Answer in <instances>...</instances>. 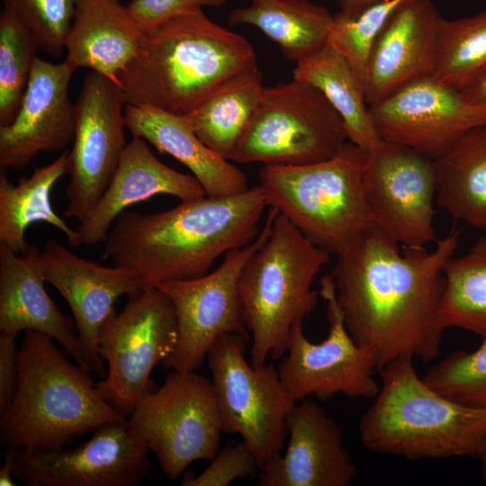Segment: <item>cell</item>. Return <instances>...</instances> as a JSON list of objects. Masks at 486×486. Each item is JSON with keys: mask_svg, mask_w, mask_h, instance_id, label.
I'll return each mask as SVG.
<instances>
[{"mask_svg": "<svg viewBox=\"0 0 486 486\" xmlns=\"http://www.w3.org/2000/svg\"><path fill=\"white\" fill-rule=\"evenodd\" d=\"M459 231L435 248L403 247L372 225L337 256L329 273L346 327L368 349L378 369L401 356L429 362L440 353L444 268Z\"/></svg>", "mask_w": 486, "mask_h": 486, "instance_id": "obj_1", "label": "cell"}, {"mask_svg": "<svg viewBox=\"0 0 486 486\" xmlns=\"http://www.w3.org/2000/svg\"><path fill=\"white\" fill-rule=\"evenodd\" d=\"M266 208L257 184L158 212H123L109 231L104 256L129 270L143 287L196 278L222 254L252 241Z\"/></svg>", "mask_w": 486, "mask_h": 486, "instance_id": "obj_2", "label": "cell"}, {"mask_svg": "<svg viewBox=\"0 0 486 486\" xmlns=\"http://www.w3.org/2000/svg\"><path fill=\"white\" fill-rule=\"evenodd\" d=\"M256 61L245 37L212 21L201 9L144 32L117 85L126 104L186 115Z\"/></svg>", "mask_w": 486, "mask_h": 486, "instance_id": "obj_3", "label": "cell"}, {"mask_svg": "<svg viewBox=\"0 0 486 486\" xmlns=\"http://www.w3.org/2000/svg\"><path fill=\"white\" fill-rule=\"evenodd\" d=\"M53 340L35 330L24 331L16 391L0 414V441L5 449L58 450L77 436L127 420L100 395L91 372L68 361Z\"/></svg>", "mask_w": 486, "mask_h": 486, "instance_id": "obj_4", "label": "cell"}, {"mask_svg": "<svg viewBox=\"0 0 486 486\" xmlns=\"http://www.w3.org/2000/svg\"><path fill=\"white\" fill-rule=\"evenodd\" d=\"M413 360L398 357L378 369L380 390L358 424L364 446L410 460L479 458L486 448V410L428 386Z\"/></svg>", "mask_w": 486, "mask_h": 486, "instance_id": "obj_5", "label": "cell"}, {"mask_svg": "<svg viewBox=\"0 0 486 486\" xmlns=\"http://www.w3.org/2000/svg\"><path fill=\"white\" fill-rule=\"evenodd\" d=\"M330 254L306 238L279 212L265 242L244 266L238 292L246 328L252 338L250 363L279 360L294 326L315 309L312 288Z\"/></svg>", "mask_w": 486, "mask_h": 486, "instance_id": "obj_6", "label": "cell"}, {"mask_svg": "<svg viewBox=\"0 0 486 486\" xmlns=\"http://www.w3.org/2000/svg\"><path fill=\"white\" fill-rule=\"evenodd\" d=\"M366 150L346 141L333 157L299 166H264L259 184L274 208L306 238L338 255L374 225L364 190Z\"/></svg>", "mask_w": 486, "mask_h": 486, "instance_id": "obj_7", "label": "cell"}, {"mask_svg": "<svg viewBox=\"0 0 486 486\" xmlns=\"http://www.w3.org/2000/svg\"><path fill=\"white\" fill-rule=\"evenodd\" d=\"M348 141L344 122L322 93L292 78L264 87L230 161L299 166L333 157Z\"/></svg>", "mask_w": 486, "mask_h": 486, "instance_id": "obj_8", "label": "cell"}, {"mask_svg": "<svg viewBox=\"0 0 486 486\" xmlns=\"http://www.w3.org/2000/svg\"><path fill=\"white\" fill-rule=\"evenodd\" d=\"M130 416V436L154 453L169 480L219 451L222 430L214 387L195 371L172 370L160 387L142 395Z\"/></svg>", "mask_w": 486, "mask_h": 486, "instance_id": "obj_9", "label": "cell"}, {"mask_svg": "<svg viewBox=\"0 0 486 486\" xmlns=\"http://www.w3.org/2000/svg\"><path fill=\"white\" fill-rule=\"evenodd\" d=\"M248 339L225 334L206 355L222 433L239 435L256 457L259 470L279 455L288 436V417L296 404L274 364L253 365Z\"/></svg>", "mask_w": 486, "mask_h": 486, "instance_id": "obj_10", "label": "cell"}, {"mask_svg": "<svg viewBox=\"0 0 486 486\" xmlns=\"http://www.w3.org/2000/svg\"><path fill=\"white\" fill-rule=\"evenodd\" d=\"M123 310L115 313L99 334L100 353L107 364L96 383L100 395L124 416L130 415L142 395L156 388L153 368L177 345L174 306L155 285L128 295Z\"/></svg>", "mask_w": 486, "mask_h": 486, "instance_id": "obj_11", "label": "cell"}, {"mask_svg": "<svg viewBox=\"0 0 486 486\" xmlns=\"http://www.w3.org/2000/svg\"><path fill=\"white\" fill-rule=\"evenodd\" d=\"M278 212L269 207L256 237L225 254L212 272L192 279L155 284L171 301L177 322L178 341L163 364L177 371H195L212 345L222 335L239 334L249 338L238 292L241 271L252 254L266 239Z\"/></svg>", "mask_w": 486, "mask_h": 486, "instance_id": "obj_12", "label": "cell"}, {"mask_svg": "<svg viewBox=\"0 0 486 486\" xmlns=\"http://www.w3.org/2000/svg\"><path fill=\"white\" fill-rule=\"evenodd\" d=\"M319 293L326 302L328 336L313 343L306 337L302 322L294 326L288 349L277 365L283 384L296 402L309 396L325 400L338 393L374 398L380 390L374 376L378 371L376 359L349 334L330 274L320 278Z\"/></svg>", "mask_w": 486, "mask_h": 486, "instance_id": "obj_13", "label": "cell"}, {"mask_svg": "<svg viewBox=\"0 0 486 486\" xmlns=\"http://www.w3.org/2000/svg\"><path fill=\"white\" fill-rule=\"evenodd\" d=\"M364 190L373 224L399 244L436 242L435 160L408 146L381 140L368 150Z\"/></svg>", "mask_w": 486, "mask_h": 486, "instance_id": "obj_14", "label": "cell"}, {"mask_svg": "<svg viewBox=\"0 0 486 486\" xmlns=\"http://www.w3.org/2000/svg\"><path fill=\"white\" fill-rule=\"evenodd\" d=\"M124 95L107 76L91 71L75 104L73 146L68 154L69 182L64 217L81 221L109 185L127 145Z\"/></svg>", "mask_w": 486, "mask_h": 486, "instance_id": "obj_15", "label": "cell"}, {"mask_svg": "<svg viewBox=\"0 0 486 486\" xmlns=\"http://www.w3.org/2000/svg\"><path fill=\"white\" fill-rule=\"evenodd\" d=\"M382 140L436 159L467 131L486 124V104L468 102L459 89L433 76L413 81L369 106Z\"/></svg>", "mask_w": 486, "mask_h": 486, "instance_id": "obj_16", "label": "cell"}, {"mask_svg": "<svg viewBox=\"0 0 486 486\" xmlns=\"http://www.w3.org/2000/svg\"><path fill=\"white\" fill-rule=\"evenodd\" d=\"M148 453L126 422L107 424L75 448L18 453L14 475L31 486H136L150 471Z\"/></svg>", "mask_w": 486, "mask_h": 486, "instance_id": "obj_17", "label": "cell"}, {"mask_svg": "<svg viewBox=\"0 0 486 486\" xmlns=\"http://www.w3.org/2000/svg\"><path fill=\"white\" fill-rule=\"evenodd\" d=\"M40 261L45 282L56 288L70 307L86 368L104 377L107 370L100 353V331L116 313V301L143 285L129 270L79 256L56 239L46 241Z\"/></svg>", "mask_w": 486, "mask_h": 486, "instance_id": "obj_18", "label": "cell"}, {"mask_svg": "<svg viewBox=\"0 0 486 486\" xmlns=\"http://www.w3.org/2000/svg\"><path fill=\"white\" fill-rule=\"evenodd\" d=\"M76 70L67 60L36 57L14 119L0 126V166L22 170L40 152H56L74 139L75 104L69 84Z\"/></svg>", "mask_w": 486, "mask_h": 486, "instance_id": "obj_19", "label": "cell"}, {"mask_svg": "<svg viewBox=\"0 0 486 486\" xmlns=\"http://www.w3.org/2000/svg\"><path fill=\"white\" fill-rule=\"evenodd\" d=\"M288 443L259 470L260 486H349L357 473L343 444L342 428L310 400L292 408L288 419Z\"/></svg>", "mask_w": 486, "mask_h": 486, "instance_id": "obj_20", "label": "cell"}, {"mask_svg": "<svg viewBox=\"0 0 486 486\" xmlns=\"http://www.w3.org/2000/svg\"><path fill=\"white\" fill-rule=\"evenodd\" d=\"M441 18L431 0H409L393 13L369 53L364 80L369 106L433 76Z\"/></svg>", "mask_w": 486, "mask_h": 486, "instance_id": "obj_21", "label": "cell"}, {"mask_svg": "<svg viewBox=\"0 0 486 486\" xmlns=\"http://www.w3.org/2000/svg\"><path fill=\"white\" fill-rule=\"evenodd\" d=\"M158 194L181 202L206 195L200 182L161 162L143 139L132 137L118 167L93 210L75 230L70 246H94L105 242L116 219L124 210Z\"/></svg>", "mask_w": 486, "mask_h": 486, "instance_id": "obj_22", "label": "cell"}, {"mask_svg": "<svg viewBox=\"0 0 486 486\" xmlns=\"http://www.w3.org/2000/svg\"><path fill=\"white\" fill-rule=\"evenodd\" d=\"M44 283L36 246L18 254L0 244V332L32 329L48 335L87 369L76 324L59 310Z\"/></svg>", "mask_w": 486, "mask_h": 486, "instance_id": "obj_23", "label": "cell"}, {"mask_svg": "<svg viewBox=\"0 0 486 486\" xmlns=\"http://www.w3.org/2000/svg\"><path fill=\"white\" fill-rule=\"evenodd\" d=\"M124 121L132 137L143 139L160 153L168 154L185 166L206 195H230L249 188L246 175L207 147L185 115L127 104Z\"/></svg>", "mask_w": 486, "mask_h": 486, "instance_id": "obj_24", "label": "cell"}, {"mask_svg": "<svg viewBox=\"0 0 486 486\" xmlns=\"http://www.w3.org/2000/svg\"><path fill=\"white\" fill-rule=\"evenodd\" d=\"M143 32L122 0H77L66 41V58L76 69L90 68L117 84L135 56Z\"/></svg>", "mask_w": 486, "mask_h": 486, "instance_id": "obj_25", "label": "cell"}, {"mask_svg": "<svg viewBox=\"0 0 486 486\" xmlns=\"http://www.w3.org/2000/svg\"><path fill=\"white\" fill-rule=\"evenodd\" d=\"M434 160L436 203L486 234V124L464 133Z\"/></svg>", "mask_w": 486, "mask_h": 486, "instance_id": "obj_26", "label": "cell"}, {"mask_svg": "<svg viewBox=\"0 0 486 486\" xmlns=\"http://www.w3.org/2000/svg\"><path fill=\"white\" fill-rule=\"evenodd\" d=\"M332 21L327 7L310 0H250L248 6L234 8L228 16L231 26L260 30L295 63L327 44Z\"/></svg>", "mask_w": 486, "mask_h": 486, "instance_id": "obj_27", "label": "cell"}, {"mask_svg": "<svg viewBox=\"0 0 486 486\" xmlns=\"http://www.w3.org/2000/svg\"><path fill=\"white\" fill-rule=\"evenodd\" d=\"M68 154L65 150L51 163L35 167L30 176L17 184L4 173L0 176V244L21 254L31 244L25 238L28 227L44 222L60 230L70 244L75 230L54 211L50 192L58 180L67 174Z\"/></svg>", "mask_w": 486, "mask_h": 486, "instance_id": "obj_28", "label": "cell"}, {"mask_svg": "<svg viewBox=\"0 0 486 486\" xmlns=\"http://www.w3.org/2000/svg\"><path fill=\"white\" fill-rule=\"evenodd\" d=\"M293 78L322 93L342 119L348 141L368 150L382 140L372 120L362 80L328 43L297 62Z\"/></svg>", "mask_w": 486, "mask_h": 486, "instance_id": "obj_29", "label": "cell"}, {"mask_svg": "<svg viewBox=\"0 0 486 486\" xmlns=\"http://www.w3.org/2000/svg\"><path fill=\"white\" fill-rule=\"evenodd\" d=\"M263 89L256 61L227 79L185 116L199 139L230 160L256 111Z\"/></svg>", "mask_w": 486, "mask_h": 486, "instance_id": "obj_30", "label": "cell"}, {"mask_svg": "<svg viewBox=\"0 0 486 486\" xmlns=\"http://www.w3.org/2000/svg\"><path fill=\"white\" fill-rule=\"evenodd\" d=\"M444 274L440 306L444 328H458L486 337V234L466 254L453 256Z\"/></svg>", "mask_w": 486, "mask_h": 486, "instance_id": "obj_31", "label": "cell"}, {"mask_svg": "<svg viewBox=\"0 0 486 486\" xmlns=\"http://www.w3.org/2000/svg\"><path fill=\"white\" fill-rule=\"evenodd\" d=\"M485 64L486 10L459 19L441 18L434 78L460 90Z\"/></svg>", "mask_w": 486, "mask_h": 486, "instance_id": "obj_32", "label": "cell"}, {"mask_svg": "<svg viewBox=\"0 0 486 486\" xmlns=\"http://www.w3.org/2000/svg\"><path fill=\"white\" fill-rule=\"evenodd\" d=\"M39 46L9 11L0 14V126L15 117L26 91Z\"/></svg>", "mask_w": 486, "mask_h": 486, "instance_id": "obj_33", "label": "cell"}, {"mask_svg": "<svg viewBox=\"0 0 486 486\" xmlns=\"http://www.w3.org/2000/svg\"><path fill=\"white\" fill-rule=\"evenodd\" d=\"M472 351L456 350L435 364L424 382L464 406L486 410V337Z\"/></svg>", "mask_w": 486, "mask_h": 486, "instance_id": "obj_34", "label": "cell"}, {"mask_svg": "<svg viewBox=\"0 0 486 486\" xmlns=\"http://www.w3.org/2000/svg\"><path fill=\"white\" fill-rule=\"evenodd\" d=\"M409 0H383L354 16L333 15L328 42L350 64L364 84L371 48L393 13Z\"/></svg>", "mask_w": 486, "mask_h": 486, "instance_id": "obj_35", "label": "cell"}, {"mask_svg": "<svg viewBox=\"0 0 486 486\" xmlns=\"http://www.w3.org/2000/svg\"><path fill=\"white\" fill-rule=\"evenodd\" d=\"M33 35L39 49L58 57L66 50L77 0H3Z\"/></svg>", "mask_w": 486, "mask_h": 486, "instance_id": "obj_36", "label": "cell"}, {"mask_svg": "<svg viewBox=\"0 0 486 486\" xmlns=\"http://www.w3.org/2000/svg\"><path fill=\"white\" fill-rule=\"evenodd\" d=\"M259 466L251 449L244 441L227 444L211 460L200 474L186 473L183 486H228L236 479L254 478Z\"/></svg>", "mask_w": 486, "mask_h": 486, "instance_id": "obj_37", "label": "cell"}, {"mask_svg": "<svg viewBox=\"0 0 486 486\" xmlns=\"http://www.w3.org/2000/svg\"><path fill=\"white\" fill-rule=\"evenodd\" d=\"M225 2L226 0H131L126 5L131 18L144 32L176 15L203 7H220Z\"/></svg>", "mask_w": 486, "mask_h": 486, "instance_id": "obj_38", "label": "cell"}, {"mask_svg": "<svg viewBox=\"0 0 486 486\" xmlns=\"http://www.w3.org/2000/svg\"><path fill=\"white\" fill-rule=\"evenodd\" d=\"M17 334L0 332V414L12 402L18 382Z\"/></svg>", "mask_w": 486, "mask_h": 486, "instance_id": "obj_39", "label": "cell"}, {"mask_svg": "<svg viewBox=\"0 0 486 486\" xmlns=\"http://www.w3.org/2000/svg\"><path fill=\"white\" fill-rule=\"evenodd\" d=\"M460 91L468 102L486 104V64L472 76Z\"/></svg>", "mask_w": 486, "mask_h": 486, "instance_id": "obj_40", "label": "cell"}, {"mask_svg": "<svg viewBox=\"0 0 486 486\" xmlns=\"http://www.w3.org/2000/svg\"><path fill=\"white\" fill-rule=\"evenodd\" d=\"M17 455H18V451L14 449H6L4 465L2 466L0 470V485L1 486L14 485L12 480V474H14V462Z\"/></svg>", "mask_w": 486, "mask_h": 486, "instance_id": "obj_41", "label": "cell"}, {"mask_svg": "<svg viewBox=\"0 0 486 486\" xmlns=\"http://www.w3.org/2000/svg\"><path fill=\"white\" fill-rule=\"evenodd\" d=\"M383 0H338L340 12L354 16L367 6Z\"/></svg>", "mask_w": 486, "mask_h": 486, "instance_id": "obj_42", "label": "cell"}, {"mask_svg": "<svg viewBox=\"0 0 486 486\" xmlns=\"http://www.w3.org/2000/svg\"><path fill=\"white\" fill-rule=\"evenodd\" d=\"M478 459L481 462V465H480L481 476L483 482L486 483V448Z\"/></svg>", "mask_w": 486, "mask_h": 486, "instance_id": "obj_43", "label": "cell"}]
</instances>
